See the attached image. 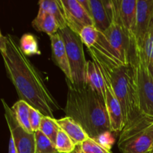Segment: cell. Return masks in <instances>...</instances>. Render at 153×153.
<instances>
[{
	"mask_svg": "<svg viewBox=\"0 0 153 153\" xmlns=\"http://www.w3.org/2000/svg\"><path fill=\"white\" fill-rule=\"evenodd\" d=\"M61 1L66 23L73 32L79 35L82 28L88 25H94L92 17L79 0H61Z\"/></svg>",
	"mask_w": 153,
	"mask_h": 153,
	"instance_id": "9c48e42d",
	"label": "cell"
},
{
	"mask_svg": "<svg viewBox=\"0 0 153 153\" xmlns=\"http://www.w3.org/2000/svg\"><path fill=\"white\" fill-rule=\"evenodd\" d=\"M93 139H94L96 142L98 143L100 146L108 151H111L112 146L114 144L115 141L114 137L112 135V132H110V131L102 133L100 135Z\"/></svg>",
	"mask_w": 153,
	"mask_h": 153,
	"instance_id": "4316f807",
	"label": "cell"
},
{
	"mask_svg": "<svg viewBox=\"0 0 153 153\" xmlns=\"http://www.w3.org/2000/svg\"><path fill=\"white\" fill-rule=\"evenodd\" d=\"M0 52L7 77L19 100L26 102L43 116L55 118L61 108L46 87L43 77L21 50L19 43L10 34H0Z\"/></svg>",
	"mask_w": 153,
	"mask_h": 153,
	"instance_id": "6da1fadb",
	"label": "cell"
},
{
	"mask_svg": "<svg viewBox=\"0 0 153 153\" xmlns=\"http://www.w3.org/2000/svg\"><path fill=\"white\" fill-rule=\"evenodd\" d=\"M43 115L34 108H30V124L33 132L35 133L40 131V125H41L42 119Z\"/></svg>",
	"mask_w": 153,
	"mask_h": 153,
	"instance_id": "83f0119b",
	"label": "cell"
},
{
	"mask_svg": "<svg viewBox=\"0 0 153 153\" xmlns=\"http://www.w3.org/2000/svg\"><path fill=\"white\" fill-rule=\"evenodd\" d=\"M49 37L51 40L52 60L64 73L68 86L72 83V76L64 42L58 33L49 36Z\"/></svg>",
	"mask_w": 153,
	"mask_h": 153,
	"instance_id": "5bb4252c",
	"label": "cell"
},
{
	"mask_svg": "<svg viewBox=\"0 0 153 153\" xmlns=\"http://www.w3.org/2000/svg\"><path fill=\"white\" fill-rule=\"evenodd\" d=\"M19 46L25 56L40 55L37 40L34 34L25 33L19 40Z\"/></svg>",
	"mask_w": 153,
	"mask_h": 153,
	"instance_id": "44dd1931",
	"label": "cell"
},
{
	"mask_svg": "<svg viewBox=\"0 0 153 153\" xmlns=\"http://www.w3.org/2000/svg\"><path fill=\"white\" fill-rule=\"evenodd\" d=\"M140 49L143 54L145 63L153 77V21L149 32L145 37L143 46Z\"/></svg>",
	"mask_w": 153,
	"mask_h": 153,
	"instance_id": "ffe728a7",
	"label": "cell"
},
{
	"mask_svg": "<svg viewBox=\"0 0 153 153\" xmlns=\"http://www.w3.org/2000/svg\"><path fill=\"white\" fill-rule=\"evenodd\" d=\"M99 33L100 31L94 25H88L82 28L79 36L82 43L89 49L97 43L99 38Z\"/></svg>",
	"mask_w": 153,
	"mask_h": 153,
	"instance_id": "484cf974",
	"label": "cell"
},
{
	"mask_svg": "<svg viewBox=\"0 0 153 153\" xmlns=\"http://www.w3.org/2000/svg\"><path fill=\"white\" fill-rule=\"evenodd\" d=\"M33 28L37 31L45 32L49 36L53 35L59 31V25L52 15L39 9L37 16L31 22Z\"/></svg>",
	"mask_w": 153,
	"mask_h": 153,
	"instance_id": "e0dca14e",
	"label": "cell"
},
{
	"mask_svg": "<svg viewBox=\"0 0 153 153\" xmlns=\"http://www.w3.org/2000/svg\"><path fill=\"white\" fill-rule=\"evenodd\" d=\"M36 153H58L55 145L42 131L35 132Z\"/></svg>",
	"mask_w": 153,
	"mask_h": 153,
	"instance_id": "603a6c76",
	"label": "cell"
},
{
	"mask_svg": "<svg viewBox=\"0 0 153 153\" xmlns=\"http://www.w3.org/2000/svg\"><path fill=\"white\" fill-rule=\"evenodd\" d=\"M73 153H112V152L105 149L97 143L94 139L89 137L80 145L76 146Z\"/></svg>",
	"mask_w": 153,
	"mask_h": 153,
	"instance_id": "d4e9b609",
	"label": "cell"
},
{
	"mask_svg": "<svg viewBox=\"0 0 153 153\" xmlns=\"http://www.w3.org/2000/svg\"><path fill=\"white\" fill-rule=\"evenodd\" d=\"M64 111L91 138L106 131L112 132L104 99L89 85L81 90H68Z\"/></svg>",
	"mask_w": 153,
	"mask_h": 153,
	"instance_id": "3957f363",
	"label": "cell"
},
{
	"mask_svg": "<svg viewBox=\"0 0 153 153\" xmlns=\"http://www.w3.org/2000/svg\"><path fill=\"white\" fill-rule=\"evenodd\" d=\"M153 146V123L143 130L120 133L118 148L123 153H149Z\"/></svg>",
	"mask_w": 153,
	"mask_h": 153,
	"instance_id": "52a82bcc",
	"label": "cell"
},
{
	"mask_svg": "<svg viewBox=\"0 0 153 153\" xmlns=\"http://www.w3.org/2000/svg\"><path fill=\"white\" fill-rule=\"evenodd\" d=\"M152 149H153V146H152ZM152 150H151V151H152Z\"/></svg>",
	"mask_w": 153,
	"mask_h": 153,
	"instance_id": "4dcf8cb0",
	"label": "cell"
},
{
	"mask_svg": "<svg viewBox=\"0 0 153 153\" xmlns=\"http://www.w3.org/2000/svg\"><path fill=\"white\" fill-rule=\"evenodd\" d=\"M56 123L60 128L71 138L76 146L80 145L90 137L82 126L70 117L56 119Z\"/></svg>",
	"mask_w": 153,
	"mask_h": 153,
	"instance_id": "9a60e30c",
	"label": "cell"
},
{
	"mask_svg": "<svg viewBox=\"0 0 153 153\" xmlns=\"http://www.w3.org/2000/svg\"><path fill=\"white\" fill-rule=\"evenodd\" d=\"M38 4L39 9L45 10L54 16L60 29L67 27L61 0H40Z\"/></svg>",
	"mask_w": 153,
	"mask_h": 153,
	"instance_id": "ac0fdd59",
	"label": "cell"
},
{
	"mask_svg": "<svg viewBox=\"0 0 153 153\" xmlns=\"http://www.w3.org/2000/svg\"><path fill=\"white\" fill-rule=\"evenodd\" d=\"M60 129L61 128L56 123V119L49 117H43L40 131H42L46 137H49V140L55 145L57 135Z\"/></svg>",
	"mask_w": 153,
	"mask_h": 153,
	"instance_id": "7402d4cb",
	"label": "cell"
},
{
	"mask_svg": "<svg viewBox=\"0 0 153 153\" xmlns=\"http://www.w3.org/2000/svg\"><path fill=\"white\" fill-rule=\"evenodd\" d=\"M4 109V117L16 143L18 153H36L35 133H28L22 128L16 120L14 112L1 99Z\"/></svg>",
	"mask_w": 153,
	"mask_h": 153,
	"instance_id": "ba28073f",
	"label": "cell"
},
{
	"mask_svg": "<svg viewBox=\"0 0 153 153\" xmlns=\"http://www.w3.org/2000/svg\"><path fill=\"white\" fill-rule=\"evenodd\" d=\"M137 94L140 113L144 117L153 119V77L145 63L143 54L137 46Z\"/></svg>",
	"mask_w": 153,
	"mask_h": 153,
	"instance_id": "5b68a950",
	"label": "cell"
},
{
	"mask_svg": "<svg viewBox=\"0 0 153 153\" xmlns=\"http://www.w3.org/2000/svg\"><path fill=\"white\" fill-rule=\"evenodd\" d=\"M76 144L63 130L60 129L55 141V148L58 153H73Z\"/></svg>",
	"mask_w": 153,
	"mask_h": 153,
	"instance_id": "cb8c5ba5",
	"label": "cell"
},
{
	"mask_svg": "<svg viewBox=\"0 0 153 153\" xmlns=\"http://www.w3.org/2000/svg\"><path fill=\"white\" fill-rule=\"evenodd\" d=\"M8 153H18L16 149V143H15L14 139L12 134H10V139H9L8 144Z\"/></svg>",
	"mask_w": 153,
	"mask_h": 153,
	"instance_id": "f1b7e54d",
	"label": "cell"
},
{
	"mask_svg": "<svg viewBox=\"0 0 153 153\" xmlns=\"http://www.w3.org/2000/svg\"><path fill=\"white\" fill-rule=\"evenodd\" d=\"M113 3L114 8V21L119 23L130 37L135 39L134 28L137 0H113Z\"/></svg>",
	"mask_w": 153,
	"mask_h": 153,
	"instance_id": "30bf717a",
	"label": "cell"
},
{
	"mask_svg": "<svg viewBox=\"0 0 153 153\" xmlns=\"http://www.w3.org/2000/svg\"><path fill=\"white\" fill-rule=\"evenodd\" d=\"M30 108L31 105L26 102L19 100L12 106L11 108L14 112L16 120L22 128L27 132L32 134L34 132L31 129L30 124Z\"/></svg>",
	"mask_w": 153,
	"mask_h": 153,
	"instance_id": "d6986e66",
	"label": "cell"
},
{
	"mask_svg": "<svg viewBox=\"0 0 153 153\" xmlns=\"http://www.w3.org/2000/svg\"><path fill=\"white\" fill-rule=\"evenodd\" d=\"M153 21V0H137L134 37L141 48Z\"/></svg>",
	"mask_w": 153,
	"mask_h": 153,
	"instance_id": "7c38bea8",
	"label": "cell"
},
{
	"mask_svg": "<svg viewBox=\"0 0 153 153\" xmlns=\"http://www.w3.org/2000/svg\"><path fill=\"white\" fill-rule=\"evenodd\" d=\"M58 34L64 42L72 76V83L68 85L69 89L81 90L87 85V63L84 52L83 44L80 36L66 27L59 29Z\"/></svg>",
	"mask_w": 153,
	"mask_h": 153,
	"instance_id": "277c9868",
	"label": "cell"
},
{
	"mask_svg": "<svg viewBox=\"0 0 153 153\" xmlns=\"http://www.w3.org/2000/svg\"><path fill=\"white\" fill-rule=\"evenodd\" d=\"M149 153H153V149H152V151H151V152H149Z\"/></svg>",
	"mask_w": 153,
	"mask_h": 153,
	"instance_id": "f546056e",
	"label": "cell"
},
{
	"mask_svg": "<svg viewBox=\"0 0 153 153\" xmlns=\"http://www.w3.org/2000/svg\"><path fill=\"white\" fill-rule=\"evenodd\" d=\"M86 81L87 85H89L105 101V82L104 77L94 61H88L87 63Z\"/></svg>",
	"mask_w": 153,
	"mask_h": 153,
	"instance_id": "2e32d148",
	"label": "cell"
},
{
	"mask_svg": "<svg viewBox=\"0 0 153 153\" xmlns=\"http://www.w3.org/2000/svg\"><path fill=\"white\" fill-rule=\"evenodd\" d=\"M104 79L105 82V102L110 120L111 131L117 134L121 133L125 128L122 106L109 82L105 77Z\"/></svg>",
	"mask_w": 153,
	"mask_h": 153,
	"instance_id": "4fadbf2b",
	"label": "cell"
},
{
	"mask_svg": "<svg viewBox=\"0 0 153 153\" xmlns=\"http://www.w3.org/2000/svg\"><path fill=\"white\" fill-rule=\"evenodd\" d=\"M103 34L122 61L126 64L132 63L136 64L137 42L135 39L130 37L126 32L119 23L114 21L111 25Z\"/></svg>",
	"mask_w": 153,
	"mask_h": 153,
	"instance_id": "8992f818",
	"label": "cell"
},
{
	"mask_svg": "<svg viewBox=\"0 0 153 153\" xmlns=\"http://www.w3.org/2000/svg\"><path fill=\"white\" fill-rule=\"evenodd\" d=\"M89 4L94 26L100 32L104 33L114 19L113 0H89Z\"/></svg>",
	"mask_w": 153,
	"mask_h": 153,
	"instance_id": "8fae6325",
	"label": "cell"
},
{
	"mask_svg": "<svg viewBox=\"0 0 153 153\" xmlns=\"http://www.w3.org/2000/svg\"><path fill=\"white\" fill-rule=\"evenodd\" d=\"M88 49L120 102L125 123L123 130L147 118L142 116L139 107L136 64L122 61L102 32L99 33L97 43Z\"/></svg>",
	"mask_w": 153,
	"mask_h": 153,
	"instance_id": "7a4b0ae2",
	"label": "cell"
}]
</instances>
